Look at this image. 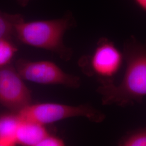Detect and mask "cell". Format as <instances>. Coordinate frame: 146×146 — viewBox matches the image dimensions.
I'll return each instance as SVG.
<instances>
[{
	"instance_id": "4fadbf2b",
	"label": "cell",
	"mask_w": 146,
	"mask_h": 146,
	"mask_svg": "<svg viewBox=\"0 0 146 146\" xmlns=\"http://www.w3.org/2000/svg\"><path fill=\"white\" fill-rule=\"evenodd\" d=\"M134 1L141 9L146 11V0H134Z\"/></svg>"
},
{
	"instance_id": "6da1fadb",
	"label": "cell",
	"mask_w": 146,
	"mask_h": 146,
	"mask_svg": "<svg viewBox=\"0 0 146 146\" xmlns=\"http://www.w3.org/2000/svg\"><path fill=\"white\" fill-rule=\"evenodd\" d=\"M123 54L125 69L121 82L96 89L104 106L125 107L140 103L146 96V41L131 36L124 43Z\"/></svg>"
},
{
	"instance_id": "7c38bea8",
	"label": "cell",
	"mask_w": 146,
	"mask_h": 146,
	"mask_svg": "<svg viewBox=\"0 0 146 146\" xmlns=\"http://www.w3.org/2000/svg\"><path fill=\"white\" fill-rule=\"evenodd\" d=\"M65 142L62 139L50 134L41 141L38 146H63Z\"/></svg>"
},
{
	"instance_id": "30bf717a",
	"label": "cell",
	"mask_w": 146,
	"mask_h": 146,
	"mask_svg": "<svg viewBox=\"0 0 146 146\" xmlns=\"http://www.w3.org/2000/svg\"><path fill=\"white\" fill-rule=\"evenodd\" d=\"M121 146H146V127L128 132L118 142Z\"/></svg>"
},
{
	"instance_id": "7a4b0ae2",
	"label": "cell",
	"mask_w": 146,
	"mask_h": 146,
	"mask_svg": "<svg viewBox=\"0 0 146 146\" xmlns=\"http://www.w3.org/2000/svg\"><path fill=\"white\" fill-rule=\"evenodd\" d=\"M76 25L72 13L68 11L59 19L22 22L16 26L15 38L22 43L54 52L68 61L72 58L73 50L64 44L63 36Z\"/></svg>"
},
{
	"instance_id": "5b68a950",
	"label": "cell",
	"mask_w": 146,
	"mask_h": 146,
	"mask_svg": "<svg viewBox=\"0 0 146 146\" xmlns=\"http://www.w3.org/2000/svg\"><path fill=\"white\" fill-rule=\"evenodd\" d=\"M16 69L23 80L45 85H62L78 89L81 84L78 76L64 72L55 63L49 61H30L20 59Z\"/></svg>"
},
{
	"instance_id": "ba28073f",
	"label": "cell",
	"mask_w": 146,
	"mask_h": 146,
	"mask_svg": "<svg viewBox=\"0 0 146 146\" xmlns=\"http://www.w3.org/2000/svg\"><path fill=\"white\" fill-rule=\"evenodd\" d=\"M20 119L15 113L5 114L0 117V146H13L17 144L16 133Z\"/></svg>"
},
{
	"instance_id": "8fae6325",
	"label": "cell",
	"mask_w": 146,
	"mask_h": 146,
	"mask_svg": "<svg viewBox=\"0 0 146 146\" xmlns=\"http://www.w3.org/2000/svg\"><path fill=\"white\" fill-rule=\"evenodd\" d=\"M17 52V48L12 41L0 38V68L9 64Z\"/></svg>"
},
{
	"instance_id": "3957f363",
	"label": "cell",
	"mask_w": 146,
	"mask_h": 146,
	"mask_svg": "<svg viewBox=\"0 0 146 146\" xmlns=\"http://www.w3.org/2000/svg\"><path fill=\"white\" fill-rule=\"evenodd\" d=\"M124 62L123 52L114 43L106 37H101L97 42L94 51L84 55L78 60L82 73L95 78L102 86L114 83V78Z\"/></svg>"
},
{
	"instance_id": "8992f818",
	"label": "cell",
	"mask_w": 146,
	"mask_h": 146,
	"mask_svg": "<svg viewBox=\"0 0 146 146\" xmlns=\"http://www.w3.org/2000/svg\"><path fill=\"white\" fill-rule=\"evenodd\" d=\"M16 69L9 64L0 68V104L17 113L31 104V90Z\"/></svg>"
},
{
	"instance_id": "5bb4252c",
	"label": "cell",
	"mask_w": 146,
	"mask_h": 146,
	"mask_svg": "<svg viewBox=\"0 0 146 146\" xmlns=\"http://www.w3.org/2000/svg\"><path fill=\"white\" fill-rule=\"evenodd\" d=\"M31 0H17V2L19 5L22 7H25L28 5Z\"/></svg>"
},
{
	"instance_id": "52a82bcc",
	"label": "cell",
	"mask_w": 146,
	"mask_h": 146,
	"mask_svg": "<svg viewBox=\"0 0 146 146\" xmlns=\"http://www.w3.org/2000/svg\"><path fill=\"white\" fill-rule=\"evenodd\" d=\"M49 134L45 125L30 121L20 120L16 140L17 144L23 146H38Z\"/></svg>"
},
{
	"instance_id": "277c9868",
	"label": "cell",
	"mask_w": 146,
	"mask_h": 146,
	"mask_svg": "<svg viewBox=\"0 0 146 146\" xmlns=\"http://www.w3.org/2000/svg\"><path fill=\"white\" fill-rule=\"evenodd\" d=\"M20 120H27L46 125L61 120L83 117L92 122L101 123L106 115L88 104L71 106L55 103L29 104L16 113Z\"/></svg>"
},
{
	"instance_id": "9c48e42d",
	"label": "cell",
	"mask_w": 146,
	"mask_h": 146,
	"mask_svg": "<svg viewBox=\"0 0 146 146\" xmlns=\"http://www.w3.org/2000/svg\"><path fill=\"white\" fill-rule=\"evenodd\" d=\"M24 21L20 14H8L0 11V38L12 41L15 38L16 25Z\"/></svg>"
}]
</instances>
